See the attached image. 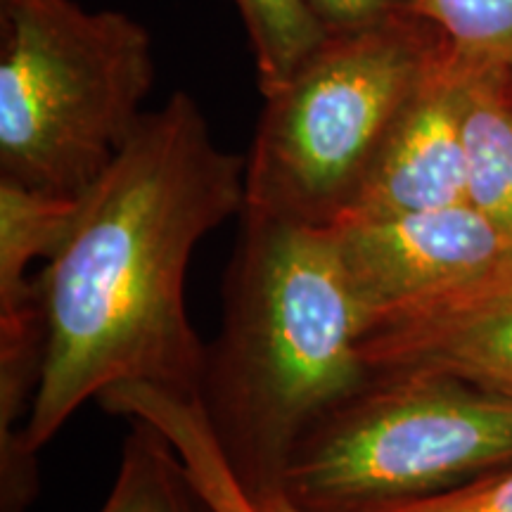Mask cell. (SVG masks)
Instances as JSON below:
<instances>
[{"label":"cell","mask_w":512,"mask_h":512,"mask_svg":"<svg viewBox=\"0 0 512 512\" xmlns=\"http://www.w3.org/2000/svg\"><path fill=\"white\" fill-rule=\"evenodd\" d=\"M508 465L512 394L432 370L370 368L297 441L278 498L299 512H368Z\"/></svg>","instance_id":"5"},{"label":"cell","mask_w":512,"mask_h":512,"mask_svg":"<svg viewBox=\"0 0 512 512\" xmlns=\"http://www.w3.org/2000/svg\"><path fill=\"white\" fill-rule=\"evenodd\" d=\"M200 401L256 503L278 496L297 441L366 380V316L332 228L240 214Z\"/></svg>","instance_id":"2"},{"label":"cell","mask_w":512,"mask_h":512,"mask_svg":"<svg viewBox=\"0 0 512 512\" xmlns=\"http://www.w3.org/2000/svg\"><path fill=\"white\" fill-rule=\"evenodd\" d=\"M252 43L256 81L264 98L283 88L323 46L330 29L309 0H233Z\"/></svg>","instance_id":"13"},{"label":"cell","mask_w":512,"mask_h":512,"mask_svg":"<svg viewBox=\"0 0 512 512\" xmlns=\"http://www.w3.org/2000/svg\"><path fill=\"white\" fill-rule=\"evenodd\" d=\"M79 197L27 188L0 178V304L36 297L29 266L48 259L72 226Z\"/></svg>","instance_id":"11"},{"label":"cell","mask_w":512,"mask_h":512,"mask_svg":"<svg viewBox=\"0 0 512 512\" xmlns=\"http://www.w3.org/2000/svg\"><path fill=\"white\" fill-rule=\"evenodd\" d=\"M330 31H347L408 8V0H309Z\"/></svg>","instance_id":"16"},{"label":"cell","mask_w":512,"mask_h":512,"mask_svg":"<svg viewBox=\"0 0 512 512\" xmlns=\"http://www.w3.org/2000/svg\"><path fill=\"white\" fill-rule=\"evenodd\" d=\"M460 53L512 72V0H408Z\"/></svg>","instance_id":"14"},{"label":"cell","mask_w":512,"mask_h":512,"mask_svg":"<svg viewBox=\"0 0 512 512\" xmlns=\"http://www.w3.org/2000/svg\"><path fill=\"white\" fill-rule=\"evenodd\" d=\"M446 48L448 38L408 8L330 31L264 98L242 211L316 228L347 219L394 124Z\"/></svg>","instance_id":"3"},{"label":"cell","mask_w":512,"mask_h":512,"mask_svg":"<svg viewBox=\"0 0 512 512\" xmlns=\"http://www.w3.org/2000/svg\"><path fill=\"white\" fill-rule=\"evenodd\" d=\"M351 292L375 318L460 283L512 254V240L470 202L332 226Z\"/></svg>","instance_id":"6"},{"label":"cell","mask_w":512,"mask_h":512,"mask_svg":"<svg viewBox=\"0 0 512 512\" xmlns=\"http://www.w3.org/2000/svg\"><path fill=\"white\" fill-rule=\"evenodd\" d=\"M256 505H259L261 512H299V510H294L290 503L283 501V498H278V496L266 498V501H259Z\"/></svg>","instance_id":"17"},{"label":"cell","mask_w":512,"mask_h":512,"mask_svg":"<svg viewBox=\"0 0 512 512\" xmlns=\"http://www.w3.org/2000/svg\"><path fill=\"white\" fill-rule=\"evenodd\" d=\"M100 396L98 403L105 411L126 415L128 420L150 422L171 441L211 510L261 512L228 465L219 439L211 432L200 396L174 394L150 384H119Z\"/></svg>","instance_id":"10"},{"label":"cell","mask_w":512,"mask_h":512,"mask_svg":"<svg viewBox=\"0 0 512 512\" xmlns=\"http://www.w3.org/2000/svg\"><path fill=\"white\" fill-rule=\"evenodd\" d=\"M247 157L223 150L185 91L145 112L36 275L46 347L22 448L55 439L119 384L200 396L207 347L185 304L190 256L245 209Z\"/></svg>","instance_id":"1"},{"label":"cell","mask_w":512,"mask_h":512,"mask_svg":"<svg viewBox=\"0 0 512 512\" xmlns=\"http://www.w3.org/2000/svg\"><path fill=\"white\" fill-rule=\"evenodd\" d=\"M460 55L465 60L467 202L512 240V72Z\"/></svg>","instance_id":"9"},{"label":"cell","mask_w":512,"mask_h":512,"mask_svg":"<svg viewBox=\"0 0 512 512\" xmlns=\"http://www.w3.org/2000/svg\"><path fill=\"white\" fill-rule=\"evenodd\" d=\"M368 512H512V465L444 494Z\"/></svg>","instance_id":"15"},{"label":"cell","mask_w":512,"mask_h":512,"mask_svg":"<svg viewBox=\"0 0 512 512\" xmlns=\"http://www.w3.org/2000/svg\"><path fill=\"white\" fill-rule=\"evenodd\" d=\"M361 356L373 370H432L512 394V254L375 318Z\"/></svg>","instance_id":"7"},{"label":"cell","mask_w":512,"mask_h":512,"mask_svg":"<svg viewBox=\"0 0 512 512\" xmlns=\"http://www.w3.org/2000/svg\"><path fill=\"white\" fill-rule=\"evenodd\" d=\"M0 38V178L81 197L145 114L150 31L76 0H0Z\"/></svg>","instance_id":"4"},{"label":"cell","mask_w":512,"mask_h":512,"mask_svg":"<svg viewBox=\"0 0 512 512\" xmlns=\"http://www.w3.org/2000/svg\"><path fill=\"white\" fill-rule=\"evenodd\" d=\"M100 512H214L171 441L150 422L131 420L117 479Z\"/></svg>","instance_id":"12"},{"label":"cell","mask_w":512,"mask_h":512,"mask_svg":"<svg viewBox=\"0 0 512 512\" xmlns=\"http://www.w3.org/2000/svg\"><path fill=\"white\" fill-rule=\"evenodd\" d=\"M463 102L465 60L448 43L394 124L347 219L401 216L467 202Z\"/></svg>","instance_id":"8"}]
</instances>
